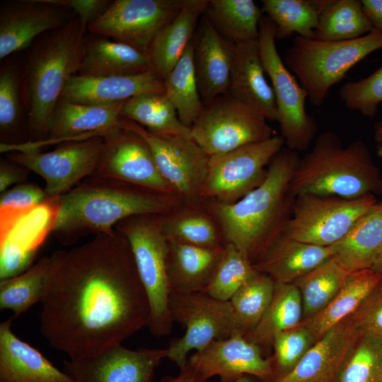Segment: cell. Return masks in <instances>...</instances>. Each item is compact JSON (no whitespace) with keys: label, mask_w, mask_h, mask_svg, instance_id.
<instances>
[{"label":"cell","mask_w":382,"mask_h":382,"mask_svg":"<svg viewBox=\"0 0 382 382\" xmlns=\"http://www.w3.org/2000/svg\"><path fill=\"white\" fill-rule=\"evenodd\" d=\"M40 303L42 335L70 359L121 345L150 317L130 245L115 230L54 252Z\"/></svg>","instance_id":"obj_1"},{"label":"cell","mask_w":382,"mask_h":382,"mask_svg":"<svg viewBox=\"0 0 382 382\" xmlns=\"http://www.w3.org/2000/svg\"><path fill=\"white\" fill-rule=\"evenodd\" d=\"M296 151L282 148L271 160L264 182L231 204L204 202L221 230L223 244H231L254 265L282 233L295 197L290 183L299 160Z\"/></svg>","instance_id":"obj_2"},{"label":"cell","mask_w":382,"mask_h":382,"mask_svg":"<svg viewBox=\"0 0 382 382\" xmlns=\"http://www.w3.org/2000/svg\"><path fill=\"white\" fill-rule=\"evenodd\" d=\"M182 204L175 195L92 175L62 195L52 233L62 245H70L87 235L112 233L126 218L164 214Z\"/></svg>","instance_id":"obj_3"},{"label":"cell","mask_w":382,"mask_h":382,"mask_svg":"<svg viewBox=\"0 0 382 382\" xmlns=\"http://www.w3.org/2000/svg\"><path fill=\"white\" fill-rule=\"evenodd\" d=\"M87 29L79 18L38 37L21 55L28 102V137L33 146L47 139L56 105L80 69Z\"/></svg>","instance_id":"obj_4"},{"label":"cell","mask_w":382,"mask_h":382,"mask_svg":"<svg viewBox=\"0 0 382 382\" xmlns=\"http://www.w3.org/2000/svg\"><path fill=\"white\" fill-rule=\"evenodd\" d=\"M290 191L294 197L314 194L357 199L382 192V178L364 142L344 146L336 134L328 131L299 158Z\"/></svg>","instance_id":"obj_5"},{"label":"cell","mask_w":382,"mask_h":382,"mask_svg":"<svg viewBox=\"0 0 382 382\" xmlns=\"http://www.w3.org/2000/svg\"><path fill=\"white\" fill-rule=\"evenodd\" d=\"M382 49V31L374 28L354 40L322 41L295 35L284 62L316 107L321 106L330 89L371 53Z\"/></svg>","instance_id":"obj_6"},{"label":"cell","mask_w":382,"mask_h":382,"mask_svg":"<svg viewBox=\"0 0 382 382\" xmlns=\"http://www.w3.org/2000/svg\"><path fill=\"white\" fill-rule=\"evenodd\" d=\"M160 214H142L118 222L115 230L128 241L137 272L147 294L151 333L163 337L173 327L169 311L171 292L166 267L168 241L161 227Z\"/></svg>","instance_id":"obj_7"},{"label":"cell","mask_w":382,"mask_h":382,"mask_svg":"<svg viewBox=\"0 0 382 382\" xmlns=\"http://www.w3.org/2000/svg\"><path fill=\"white\" fill-rule=\"evenodd\" d=\"M276 32L272 21L263 16L259 25L260 54L274 93L281 136L288 149L303 151L308 149L315 138L318 125L306 112L307 92L279 54Z\"/></svg>","instance_id":"obj_8"},{"label":"cell","mask_w":382,"mask_h":382,"mask_svg":"<svg viewBox=\"0 0 382 382\" xmlns=\"http://www.w3.org/2000/svg\"><path fill=\"white\" fill-rule=\"evenodd\" d=\"M265 115L228 93L204 103L191 127L193 141L209 156L274 136Z\"/></svg>","instance_id":"obj_9"},{"label":"cell","mask_w":382,"mask_h":382,"mask_svg":"<svg viewBox=\"0 0 382 382\" xmlns=\"http://www.w3.org/2000/svg\"><path fill=\"white\" fill-rule=\"evenodd\" d=\"M168 306L173 322L185 328V334L172 339L166 349L167 358L179 369L187 365L190 351H199L213 340L238 332L229 301L216 299L204 291L170 292Z\"/></svg>","instance_id":"obj_10"},{"label":"cell","mask_w":382,"mask_h":382,"mask_svg":"<svg viewBox=\"0 0 382 382\" xmlns=\"http://www.w3.org/2000/svg\"><path fill=\"white\" fill-rule=\"evenodd\" d=\"M377 202L374 195L357 199L299 195L282 234L318 246H332Z\"/></svg>","instance_id":"obj_11"},{"label":"cell","mask_w":382,"mask_h":382,"mask_svg":"<svg viewBox=\"0 0 382 382\" xmlns=\"http://www.w3.org/2000/svg\"><path fill=\"white\" fill-rule=\"evenodd\" d=\"M284 144L282 136L274 135L210 156L202 202L231 204L245 197L264 182L270 162Z\"/></svg>","instance_id":"obj_12"},{"label":"cell","mask_w":382,"mask_h":382,"mask_svg":"<svg viewBox=\"0 0 382 382\" xmlns=\"http://www.w3.org/2000/svg\"><path fill=\"white\" fill-rule=\"evenodd\" d=\"M118 125L140 135L148 144L157 168L183 203L202 205L201 191L210 156L192 137H162L140 125L120 117Z\"/></svg>","instance_id":"obj_13"},{"label":"cell","mask_w":382,"mask_h":382,"mask_svg":"<svg viewBox=\"0 0 382 382\" xmlns=\"http://www.w3.org/2000/svg\"><path fill=\"white\" fill-rule=\"evenodd\" d=\"M103 146V137L96 135L64 142L50 151L25 150L6 156L42 177L47 196H62L95 175Z\"/></svg>","instance_id":"obj_14"},{"label":"cell","mask_w":382,"mask_h":382,"mask_svg":"<svg viewBox=\"0 0 382 382\" xmlns=\"http://www.w3.org/2000/svg\"><path fill=\"white\" fill-rule=\"evenodd\" d=\"M185 3V0H115L87 31L127 44L148 55L156 35Z\"/></svg>","instance_id":"obj_15"},{"label":"cell","mask_w":382,"mask_h":382,"mask_svg":"<svg viewBox=\"0 0 382 382\" xmlns=\"http://www.w3.org/2000/svg\"><path fill=\"white\" fill-rule=\"evenodd\" d=\"M102 137L103 151L93 175L177 195L160 173L149 146L140 135L117 124L106 130Z\"/></svg>","instance_id":"obj_16"},{"label":"cell","mask_w":382,"mask_h":382,"mask_svg":"<svg viewBox=\"0 0 382 382\" xmlns=\"http://www.w3.org/2000/svg\"><path fill=\"white\" fill-rule=\"evenodd\" d=\"M74 13L52 0H9L0 6V59L23 52L44 33L68 23Z\"/></svg>","instance_id":"obj_17"},{"label":"cell","mask_w":382,"mask_h":382,"mask_svg":"<svg viewBox=\"0 0 382 382\" xmlns=\"http://www.w3.org/2000/svg\"><path fill=\"white\" fill-rule=\"evenodd\" d=\"M166 349L133 350L115 345L94 355L64 362L75 382H152Z\"/></svg>","instance_id":"obj_18"},{"label":"cell","mask_w":382,"mask_h":382,"mask_svg":"<svg viewBox=\"0 0 382 382\" xmlns=\"http://www.w3.org/2000/svg\"><path fill=\"white\" fill-rule=\"evenodd\" d=\"M187 364L207 380L249 374L272 382L274 377L273 359L265 358L262 349L239 332L213 340L190 356Z\"/></svg>","instance_id":"obj_19"},{"label":"cell","mask_w":382,"mask_h":382,"mask_svg":"<svg viewBox=\"0 0 382 382\" xmlns=\"http://www.w3.org/2000/svg\"><path fill=\"white\" fill-rule=\"evenodd\" d=\"M62 196L47 197L23 216L0 242V279L17 276L31 266L37 250L52 232Z\"/></svg>","instance_id":"obj_20"},{"label":"cell","mask_w":382,"mask_h":382,"mask_svg":"<svg viewBox=\"0 0 382 382\" xmlns=\"http://www.w3.org/2000/svg\"><path fill=\"white\" fill-rule=\"evenodd\" d=\"M361 333L354 313L316 341L294 369L272 382H335L342 362Z\"/></svg>","instance_id":"obj_21"},{"label":"cell","mask_w":382,"mask_h":382,"mask_svg":"<svg viewBox=\"0 0 382 382\" xmlns=\"http://www.w3.org/2000/svg\"><path fill=\"white\" fill-rule=\"evenodd\" d=\"M194 64L204 103L228 93L235 43L224 37L204 14L194 36Z\"/></svg>","instance_id":"obj_22"},{"label":"cell","mask_w":382,"mask_h":382,"mask_svg":"<svg viewBox=\"0 0 382 382\" xmlns=\"http://www.w3.org/2000/svg\"><path fill=\"white\" fill-rule=\"evenodd\" d=\"M151 93H165L164 80L154 70L101 77L75 75L66 85L61 97L79 103L108 105Z\"/></svg>","instance_id":"obj_23"},{"label":"cell","mask_w":382,"mask_h":382,"mask_svg":"<svg viewBox=\"0 0 382 382\" xmlns=\"http://www.w3.org/2000/svg\"><path fill=\"white\" fill-rule=\"evenodd\" d=\"M266 75L260 54L258 40L235 43L228 93L256 108L267 120L277 122L274 93Z\"/></svg>","instance_id":"obj_24"},{"label":"cell","mask_w":382,"mask_h":382,"mask_svg":"<svg viewBox=\"0 0 382 382\" xmlns=\"http://www.w3.org/2000/svg\"><path fill=\"white\" fill-rule=\"evenodd\" d=\"M13 319L0 324V382H75L12 332Z\"/></svg>","instance_id":"obj_25"},{"label":"cell","mask_w":382,"mask_h":382,"mask_svg":"<svg viewBox=\"0 0 382 382\" xmlns=\"http://www.w3.org/2000/svg\"><path fill=\"white\" fill-rule=\"evenodd\" d=\"M125 102L93 105L61 97L52 115L48 138L40 144L102 136L106 130L117 125Z\"/></svg>","instance_id":"obj_26"},{"label":"cell","mask_w":382,"mask_h":382,"mask_svg":"<svg viewBox=\"0 0 382 382\" xmlns=\"http://www.w3.org/2000/svg\"><path fill=\"white\" fill-rule=\"evenodd\" d=\"M225 247H201L168 241L167 274L171 292L204 291L221 261Z\"/></svg>","instance_id":"obj_27"},{"label":"cell","mask_w":382,"mask_h":382,"mask_svg":"<svg viewBox=\"0 0 382 382\" xmlns=\"http://www.w3.org/2000/svg\"><path fill=\"white\" fill-rule=\"evenodd\" d=\"M331 246L322 247L281 234L253 265L275 283H294L332 257Z\"/></svg>","instance_id":"obj_28"},{"label":"cell","mask_w":382,"mask_h":382,"mask_svg":"<svg viewBox=\"0 0 382 382\" xmlns=\"http://www.w3.org/2000/svg\"><path fill=\"white\" fill-rule=\"evenodd\" d=\"M0 69L1 144L19 145L28 141V102L20 53L4 59Z\"/></svg>","instance_id":"obj_29"},{"label":"cell","mask_w":382,"mask_h":382,"mask_svg":"<svg viewBox=\"0 0 382 382\" xmlns=\"http://www.w3.org/2000/svg\"><path fill=\"white\" fill-rule=\"evenodd\" d=\"M150 70L153 69L147 54L127 44L89 33L85 37L83 59L76 75H133Z\"/></svg>","instance_id":"obj_30"},{"label":"cell","mask_w":382,"mask_h":382,"mask_svg":"<svg viewBox=\"0 0 382 382\" xmlns=\"http://www.w3.org/2000/svg\"><path fill=\"white\" fill-rule=\"evenodd\" d=\"M208 4V0H185L178 14L154 37L148 56L153 70L163 79L194 38Z\"/></svg>","instance_id":"obj_31"},{"label":"cell","mask_w":382,"mask_h":382,"mask_svg":"<svg viewBox=\"0 0 382 382\" xmlns=\"http://www.w3.org/2000/svg\"><path fill=\"white\" fill-rule=\"evenodd\" d=\"M382 284V276L370 269L351 272L346 283L322 311L300 324L315 342L335 325L355 313Z\"/></svg>","instance_id":"obj_32"},{"label":"cell","mask_w":382,"mask_h":382,"mask_svg":"<svg viewBox=\"0 0 382 382\" xmlns=\"http://www.w3.org/2000/svg\"><path fill=\"white\" fill-rule=\"evenodd\" d=\"M331 247L332 257L349 272L370 269L382 248V202H377Z\"/></svg>","instance_id":"obj_33"},{"label":"cell","mask_w":382,"mask_h":382,"mask_svg":"<svg viewBox=\"0 0 382 382\" xmlns=\"http://www.w3.org/2000/svg\"><path fill=\"white\" fill-rule=\"evenodd\" d=\"M161 230L168 241L215 248L223 244L219 226L203 205L183 203L159 215Z\"/></svg>","instance_id":"obj_34"},{"label":"cell","mask_w":382,"mask_h":382,"mask_svg":"<svg viewBox=\"0 0 382 382\" xmlns=\"http://www.w3.org/2000/svg\"><path fill=\"white\" fill-rule=\"evenodd\" d=\"M120 115L159 137H191V129L181 122L165 93L133 97L125 103Z\"/></svg>","instance_id":"obj_35"},{"label":"cell","mask_w":382,"mask_h":382,"mask_svg":"<svg viewBox=\"0 0 382 382\" xmlns=\"http://www.w3.org/2000/svg\"><path fill=\"white\" fill-rule=\"evenodd\" d=\"M320 7L313 39L349 40L361 37L374 29L359 0H320Z\"/></svg>","instance_id":"obj_36"},{"label":"cell","mask_w":382,"mask_h":382,"mask_svg":"<svg viewBox=\"0 0 382 382\" xmlns=\"http://www.w3.org/2000/svg\"><path fill=\"white\" fill-rule=\"evenodd\" d=\"M303 320L301 294L293 283H276L272 301L256 327L245 338L261 349L272 345L278 332L293 328Z\"/></svg>","instance_id":"obj_37"},{"label":"cell","mask_w":382,"mask_h":382,"mask_svg":"<svg viewBox=\"0 0 382 382\" xmlns=\"http://www.w3.org/2000/svg\"><path fill=\"white\" fill-rule=\"evenodd\" d=\"M262 13L253 0H210L204 15L224 37L240 43L258 40Z\"/></svg>","instance_id":"obj_38"},{"label":"cell","mask_w":382,"mask_h":382,"mask_svg":"<svg viewBox=\"0 0 382 382\" xmlns=\"http://www.w3.org/2000/svg\"><path fill=\"white\" fill-rule=\"evenodd\" d=\"M194 50L193 38L179 61L163 79L166 96L175 107L181 122L190 128L199 116L204 106L196 77Z\"/></svg>","instance_id":"obj_39"},{"label":"cell","mask_w":382,"mask_h":382,"mask_svg":"<svg viewBox=\"0 0 382 382\" xmlns=\"http://www.w3.org/2000/svg\"><path fill=\"white\" fill-rule=\"evenodd\" d=\"M351 272L332 257L296 280L303 306V320L322 311L346 283Z\"/></svg>","instance_id":"obj_40"},{"label":"cell","mask_w":382,"mask_h":382,"mask_svg":"<svg viewBox=\"0 0 382 382\" xmlns=\"http://www.w3.org/2000/svg\"><path fill=\"white\" fill-rule=\"evenodd\" d=\"M262 12L274 23L276 38L293 34L313 38L318 25L320 0H262Z\"/></svg>","instance_id":"obj_41"},{"label":"cell","mask_w":382,"mask_h":382,"mask_svg":"<svg viewBox=\"0 0 382 382\" xmlns=\"http://www.w3.org/2000/svg\"><path fill=\"white\" fill-rule=\"evenodd\" d=\"M274 281L257 272L246 281L230 299L237 331L245 336L258 324L274 294Z\"/></svg>","instance_id":"obj_42"},{"label":"cell","mask_w":382,"mask_h":382,"mask_svg":"<svg viewBox=\"0 0 382 382\" xmlns=\"http://www.w3.org/2000/svg\"><path fill=\"white\" fill-rule=\"evenodd\" d=\"M50 256L40 258L23 273L0 282V308L13 312V318L41 302Z\"/></svg>","instance_id":"obj_43"},{"label":"cell","mask_w":382,"mask_h":382,"mask_svg":"<svg viewBox=\"0 0 382 382\" xmlns=\"http://www.w3.org/2000/svg\"><path fill=\"white\" fill-rule=\"evenodd\" d=\"M335 382H382V339L361 332Z\"/></svg>","instance_id":"obj_44"},{"label":"cell","mask_w":382,"mask_h":382,"mask_svg":"<svg viewBox=\"0 0 382 382\" xmlns=\"http://www.w3.org/2000/svg\"><path fill=\"white\" fill-rule=\"evenodd\" d=\"M225 252L204 292L221 301H230L233 294L256 270L248 258L231 244H224Z\"/></svg>","instance_id":"obj_45"},{"label":"cell","mask_w":382,"mask_h":382,"mask_svg":"<svg viewBox=\"0 0 382 382\" xmlns=\"http://www.w3.org/2000/svg\"><path fill=\"white\" fill-rule=\"evenodd\" d=\"M48 196L45 190L31 183H21L1 194L0 242L26 214L44 202Z\"/></svg>","instance_id":"obj_46"},{"label":"cell","mask_w":382,"mask_h":382,"mask_svg":"<svg viewBox=\"0 0 382 382\" xmlns=\"http://www.w3.org/2000/svg\"><path fill=\"white\" fill-rule=\"evenodd\" d=\"M315 342L309 330L301 324L277 333L272 341L274 379L294 369Z\"/></svg>","instance_id":"obj_47"},{"label":"cell","mask_w":382,"mask_h":382,"mask_svg":"<svg viewBox=\"0 0 382 382\" xmlns=\"http://www.w3.org/2000/svg\"><path fill=\"white\" fill-rule=\"evenodd\" d=\"M338 94L348 109L374 117L382 103V65L364 79L345 83Z\"/></svg>","instance_id":"obj_48"},{"label":"cell","mask_w":382,"mask_h":382,"mask_svg":"<svg viewBox=\"0 0 382 382\" xmlns=\"http://www.w3.org/2000/svg\"><path fill=\"white\" fill-rule=\"evenodd\" d=\"M373 294L354 314L362 332L382 339V299Z\"/></svg>","instance_id":"obj_49"},{"label":"cell","mask_w":382,"mask_h":382,"mask_svg":"<svg viewBox=\"0 0 382 382\" xmlns=\"http://www.w3.org/2000/svg\"><path fill=\"white\" fill-rule=\"evenodd\" d=\"M52 1L71 9L79 18L86 29L91 23L100 18L112 4V1L109 0H52Z\"/></svg>","instance_id":"obj_50"},{"label":"cell","mask_w":382,"mask_h":382,"mask_svg":"<svg viewBox=\"0 0 382 382\" xmlns=\"http://www.w3.org/2000/svg\"><path fill=\"white\" fill-rule=\"evenodd\" d=\"M29 169L14 162L6 156L0 159V192L2 193L13 184L27 178Z\"/></svg>","instance_id":"obj_51"},{"label":"cell","mask_w":382,"mask_h":382,"mask_svg":"<svg viewBox=\"0 0 382 382\" xmlns=\"http://www.w3.org/2000/svg\"><path fill=\"white\" fill-rule=\"evenodd\" d=\"M364 12L374 28L382 31V0H361Z\"/></svg>","instance_id":"obj_52"},{"label":"cell","mask_w":382,"mask_h":382,"mask_svg":"<svg viewBox=\"0 0 382 382\" xmlns=\"http://www.w3.org/2000/svg\"><path fill=\"white\" fill-rule=\"evenodd\" d=\"M207 381L187 364L183 369H180L177 376H165L161 382H207Z\"/></svg>","instance_id":"obj_53"},{"label":"cell","mask_w":382,"mask_h":382,"mask_svg":"<svg viewBox=\"0 0 382 382\" xmlns=\"http://www.w3.org/2000/svg\"><path fill=\"white\" fill-rule=\"evenodd\" d=\"M257 378L252 375L241 374L220 378L219 382H257Z\"/></svg>","instance_id":"obj_54"},{"label":"cell","mask_w":382,"mask_h":382,"mask_svg":"<svg viewBox=\"0 0 382 382\" xmlns=\"http://www.w3.org/2000/svg\"><path fill=\"white\" fill-rule=\"evenodd\" d=\"M370 270L382 276V248L376 256Z\"/></svg>","instance_id":"obj_55"},{"label":"cell","mask_w":382,"mask_h":382,"mask_svg":"<svg viewBox=\"0 0 382 382\" xmlns=\"http://www.w3.org/2000/svg\"><path fill=\"white\" fill-rule=\"evenodd\" d=\"M374 139L378 144H382V119L375 125Z\"/></svg>","instance_id":"obj_56"},{"label":"cell","mask_w":382,"mask_h":382,"mask_svg":"<svg viewBox=\"0 0 382 382\" xmlns=\"http://www.w3.org/2000/svg\"><path fill=\"white\" fill-rule=\"evenodd\" d=\"M374 296L377 298L382 299V284L380 286V287L376 290V292L373 294Z\"/></svg>","instance_id":"obj_57"},{"label":"cell","mask_w":382,"mask_h":382,"mask_svg":"<svg viewBox=\"0 0 382 382\" xmlns=\"http://www.w3.org/2000/svg\"><path fill=\"white\" fill-rule=\"evenodd\" d=\"M377 156L382 159V144H378L376 147Z\"/></svg>","instance_id":"obj_58"},{"label":"cell","mask_w":382,"mask_h":382,"mask_svg":"<svg viewBox=\"0 0 382 382\" xmlns=\"http://www.w3.org/2000/svg\"><path fill=\"white\" fill-rule=\"evenodd\" d=\"M307 382H313V381H307Z\"/></svg>","instance_id":"obj_59"}]
</instances>
